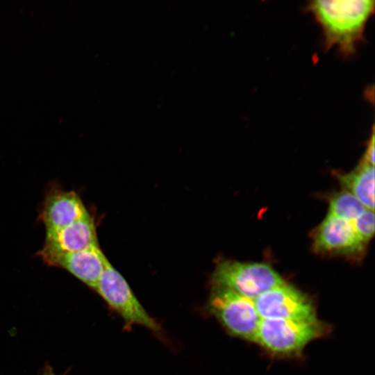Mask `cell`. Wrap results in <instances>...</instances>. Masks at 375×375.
<instances>
[{
	"label": "cell",
	"mask_w": 375,
	"mask_h": 375,
	"mask_svg": "<svg viewBox=\"0 0 375 375\" xmlns=\"http://www.w3.org/2000/svg\"><path fill=\"white\" fill-rule=\"evenodd\" d=\"M308 9L322 29L326 50L337 47L343 55L350 56L363 39L374 1L317 0L310 2Z\"/></svg>",
	"instance_id": "6da1fadb"
},
{
	"label": "cell",
	"mask_w": 375,
	"mask_h": 375,
	"mask_svg": "<svg viewBox=\"0 0 375 375\" xmlns=\"http://www.w3.org/2000/svg\"><path fill=\"white\" fill-rule=\"evenodd\" d=\"M326 329L325 324L317 318L261 319L256 342L275 355H294L309 342L323 335Z\"/></svg>",
	"instance_id": "7a4b0ae2"
},
{
	"label": "cell",
	"mask_w": 375,
	"mask_h": 375,
	"mask_svg": "<svg viewBox=\"0 0 375 375\" xmlns=\"http://www.w3.org/2000/svg\"><path fill=\"white\" fill-rule=\"evenodd\" d=\"M212 287L230 290L253 300L285 281L270 265L263 262L224 260L211 277Z\"/></svg>",
	"instance_id": "3957f363"
},
{
	"label": "cell",
	"mask_w": 375,
	"mask_h": 375,
	"mask_svg": "<svg viewBox=\"0 0 375 375\" xmlns=\"http://www.w3.org/2000/svg\"><path fill=\"white\" fill-rule=\"evenodd\" d=\"M206 308L231 335L256 342L261 318L253 300L226 288L212 287Z\"/></svg>",
	"instance_id": "277c9868"
},
{
	"label": "cell",
	"mask_w": 375,
	"mask_h": 375,
	"mask_svg": "<svg viewBox=\"0 0 375 375\" xmlns=\"http://www.w3.org/2000/svg\"><path fill=\"white\" fill-rule=\"evenodd\" d=\"M109 307L117 312L126 327L144 326L161 334V326L138 301L123 276L108 262L95 289Z\"/></svg>",
	"instance_id": "5b68a950"
},
{
	"label": "cell",
	"mask_w": 375,
	"mask_h": 375,
	"mask_svg": "<svg viewBox=\"0 0 375 375\" xmlns=\"http://www.w3.org/2000/svg\"><path fill=\"white\" fill-rule=\"evenodd\" d=\"M253 302L261 319L309 320L317 318L314 306L308 297L285 283L261 294Z\"/></svg>",
	"instance_id": "8992f818"
},
{
	"label": "cell",
	"mask_w": 375,
	"mask_h": 375,
	"mask_svg": "<svg viewBox=\"0 0 375 375\" xmlns=\"http://www.w3.org/2000/svg\"><path fill=\"white\" fill-rule=\"evenodd\" d=\"M313 240L316 251L342 255L357 254L365 245L358 235L352 222L329 212L316 229Z\"/></svg>",
	"instance_id": "52a82bcc"
},
{
	"label": "cell",
	"mask_w": 375,
	"mask_h": 375,
	"mask_svg": "<svg viewBox=\"0 0 375 375\" xmlns=\"http://www.w3.org/2000/svg\"><path fill=\"white\" fill-rule=\"evenodd\" d=\"M47 265L60 267L90 288L95 290L109 262L99 245L67 253L41 256Z\"/></svg>",
	"instance_id": "ba28073f"
},
{
	"label": "cell",
	"mask_w": 375,
	"mask_h": 375,
	"mask_svg": "<svg viewBox=\"0 0 375 375\" xmlns=\"http://www.w3.org/2000/svg\"><path fill=\"white\" fill-rule=\"evenodd\" d=\"M95 245H98L96 226L88 214L62 228L46 233L40 256L72 253Z\"/></svg>",
	"instance_id": "9c48e42d"
},
{
	"label": "cell",
	"mask_w": 375,
	"mask_h": 375,
	"mask_svg": "<svg viewBox=\"0 0 375 375\" xmlns=\"http://www.w3.org/2000/svg\"><path fill=\"white\" fill-rule=\"evenodd\" d=\"M88 214L81 199L75 192L55 190L46 196L40 217L47 233L70 225Z\"/></svg>",
	"instance_id": "30bf717a"
},
{
	"label": "cell",
	"mask_w": 375,
	"mask_h": 375,
	"mask_svg": "<svg viewBox=\"0 0 375 375\" xmlns=\"http://www.w3.org/2000/svg\"><path fill=\"white\" fill-rule=\"evenodd\" d=\"M338 178L367 209L374 210V166L362 160L354 170L339 174Z\"/></svg>",
	"instance_id": "8fae6325"
},
{
	"label": "cell",
	"mask_w": 375,
	"mask_h": 375,
	"mask_svg": "<svg viewBox=\"0 0 375 375\" xmlns=\"http://www.w3.org/2000/svg\"><path fill=\"white\" fill-rule=\"evenodd\" d=\"M367 208L362 202L347 190L340 191L331 197L329 203V213L353 222Z\"/></svg>",
	"instance_id": "7c38bea8"
},
{
	"label": "cell",
	"mask_w": 375,
	"mask_h": 375,
	"mask_svg": "<svg viewBox=\"0 0 375 375\" xmlns=\"http://www.w3.org/2000/svg\"><path fill=\"white\" fill-rule=\"evenodd\" d=\"M352 222L358 235L366 244L374 233V210L366 209Z\"/></svg>",
	"instance_id": "4fadbf2b"
},
{
	"label": "cell",
	"mask_w": 375,
	"mask_h": 375,
	"mask_svg": "<svg viewBox=\"0 0 375 375\" xmlns=\"http://www.w3.org/2000/svg\"><path fill=\"white\" fill-rule=\"evenodd\" d=\"M365 162H367L369 165L374 166V128L372 129V133L371 138L367 144V147L364 154L363 160Z\"/></svg>",
	"instance_id": "5bb4252c"
},
{
	"label": "cell",
	"mask_w": 375,
	"mask_h": 375,
	"mask_svg": "<svg viewBox=\"0 0 375 375\" xmlns=\"http://www.w3.org/2000/svg\"><path fill=\"white\" fill-rule=\"evenodd\" d=\"M46 375H48V374H46ZM50 375H51V374H50Z\"/></svg>",
	"instance_id": "9a60e30c"
},
{
	"label": "cell",
	"mask_w": 375,
	"mask_h": 375,
	"mask_svg": "<svg viewBox=\"0 0 375 375\" xmlns=\"http://www.w3.org/2000/svg\"><path fill=\"white\" fill-rule=\"evenodd\" d=\"M52 375V374H51Z\"/></svg>",
	"instance_id": "2e32d148"
}]
</instances>
